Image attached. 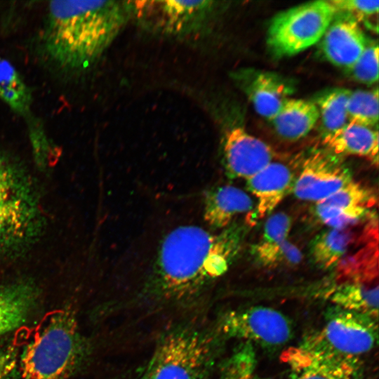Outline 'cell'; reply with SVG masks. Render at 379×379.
I'll use <instances>...</instances> for the list:
<instances>
[{
  "label": "cell",
  "mask_w": 379,
  "mask_h": 379,
  "mask_svg": "<svg viewBox=\"0 0 379 379\" xmlns=\"http://www.w3.org/2000/svg\"><path fill=\"white\" fill-rule=\"evenodd\" d=\"M234 243L229 232L193 224L173 227L156 246L139 299L154 308L194 305L227 272Z\"/></svg>",
  "instance_id": "6da1fadb"
},
{
  "label": "cell",
  "mask_w": 379,
  "mask_h": 379,
  "mask_svg": "<svg viewBox=\"0 0 379 379\" xmlns=\"http://www.w3.org/2000/svg\"><path fill=\"white\" fill-rule=\"evenodd\" d=\"M132 17L131 1H52L41 41L59 71L78 74L92 67Z\"/></svg>",
  "instance_id": "7a4b0ae2"
},
{
  "label": "cell",
  "mask_w": 379,
  "mask_h": 379,
  "mask_svg": "<svg viewBox=\"0 0 379 379\" xmlns=\"http://www.w3.org/2000/svg\"><path fill=\"white\" fill-rule=\"evenodd\" d=\"M91 353L74 311L54 310L20 349L18 379H68L86 364Z\"/></svg>",
  "instance_id": "3957f363"
},
{
  "label": "cell",
  "mask_w": 379,
  "mask_h": 379,
  "mask_svg": "<svg viewBox=\"0 0 379 379\" xmlns=\"http://www.w3.org/2000/svg\"><path fill=\"white\" fill-rule=\"evenodd\" d=\"M221 334L194 321L178 323L159 338L148 361L151 379H211Z\"/></svg>",
  "instance_id": "277c9868"
},
{
  "label": "cell",
  "mask_w": 379,
  "mask_h": 379,
  "mask_svg": "<svg viewBox=\"0 0 379 379\" xmlns=\"http://www.w3.org/2000/svg\"><path fill=\"white\" fill-rule=\"evenodd\" d=\"M42 227L36 192L20 166L0 151V256L18 253Z\"/></svg>",
  "instance_id": "5b68a950"
},
{
  "label": "cell",
  "mask_w": 379,
  "mask_h": 379,
  "mask_svg": "<svg viewBox=\"0 0 379 379\" xmlns=\"http://www.w3.org/2000/svg\"><path fill=\"white\" fill-rule=\"evenodd\" d=\"M330 1L305 3L275 15L268 27L267 43L278 57L298 54L320 41L334 19Z\"/></svg>",
  "instance_id": "8992f818"
},
{
  "label": "cell",
  "mask_w": 379,
  "mask_h": 379,
  "mask_svg": "<svg viewBox=\"0 0 379 379\" xmlns=\"http://www.w3.org/2000/svg\"><path fill=\"white\" fill-rule=\"evenodd\" d=\"M377 318L334 306L321 331L305 345L335 355L357 359L377 343Z\"/></svg>",
  "instance_id": "52a82bcc"
},
{
  "label": "cell",
  "mask_w": 379,
  "mask_h": 379,
  "mask_svg": "<svg viewBox=\"0 0 379 379\" xmlns=\"http://www.w3.org/2000/svg\"><path fill=\"white\" fill-rule=\"evenodd\" d=\"M132 17L155 32L174 37H188L207 27L217 2L213 1H131Z\"/></svg>",
  "instance_id": "ba28073f"
},
{
  "label": "cell",
  "mask_w": 379,
  "mask_h": 379,
  "mask_svg": "<svg viewBox=\"0 0 379 379\" xmlns=\"http://www.w3.org/2000/svg\"><path fill=\"white\" fill-rule=\"evenodd\" d=\"M222 337L243 340L265 347H279L293 335V326L281 312L253 306L225 312L215 326Z\"/></svg>",
  "instance_id": "9c48e42d"
},
{
  "label": "cell",
  "mask_w": 379,
  "mask_h": 379,
  "mask_svg": "<svg viewBox=\"0 0 379 379\" xmlns=\"http://www.w3.org/2000/svg\"><path fill=\"white\" fill-rule=\"evenodd\" d=\"M352 180L350 170L335 154L317 152L302 162L292 191L300 200L317 203Z\"/></svg>",
  "instance_id": "30bf717a"
},
{
  "label": "cell",
  "mask_w": 379,
  "mask_h": 379,
  "mask_svg": "<svg viewBox=\"0 0 379 379\" xmlns=\"http://www.w3.org/2000/svg\"><path fill=\"white\" fill-rule=\"evenodd\" d=\"M223 161L232 178L248 180L274 161L275 153L239 125H227L222 135Z\"/></svg>",
  "instance_id": "8fae6325"
},
{
  "label": "cell",
  "mask_w": 379,
  "mask_h": 379,
  "mask_svg": "<svg viewBox=\"0 0 379 379\" xmlns=\"http://www.w3.org/2000/svg\"><path fill=\"white\" fill-rule=\"evenodd\" d=\"M376 203V196L371 189L352 180L315 203L314 214L328 227L349 228L367 217Z\"/></svg>",
  "instance_id": "7c38bea8"
},
{
  "label": "cell",
  "mask_w": 379,
  "mask_h": 379,
  "mask_svg": "<svg viewBox=\"0 0 379 379\" xmlns=\"http://www.w3.org/2000/svg\"><path fill=\"white\" fill-rule=\"evenodd\" d=\"M284 359L290 368L289 379H362L357 359L305 345L288 350Z\"/></svg>",
  "instance_id": "4fadbf2b"
},
{
  "label": "cell",
  "mask_w": 379,
  "mask_h": 379,
  "mask_svg": "<svg viewBox=\"0 0 379 379\" xmlns=\"http://www.w3.org/2000/svg\"><path fill=\"white\" fill-rule=\"evenodd\" d=\"M233 78L256 112L270 121L294 91L288 80L270 72L245 69L234 73Z\"/></svg>",
  "instance_id": "5bb4252c"
},
{
  "label": "cell",
  "mask_w": 379,
  "mask_h": 379,
  "mask_svg": "<svg viewBox=\"0 0 379 379\" xmlns=\"http://www.w3.org/2000/svg\"><path fill=\"white\" fill-rule=\"evenodd\" d=\"M321 40V48L326 60L346 70L354 64L368 44L359 22L345 15L333 19Z\"/></svg>",
  "instance_id": "9a60e30c"
},
{
  "label": "cell",
  "mask_w": 379,
  "mask_h": 379,
  "mask_svg": "<svg viewBox=\"0 0 379 379\" xmlns=\"http://www.w3.org/2000/svg\"><path fill=\"white\" fill-rule=\"evenodd\" d=\"M297 175L289 164L273 161L246 180L248 190L257 199L258 218L270 215L293 190Z\"/></svg>",
  "instance_id": "2e32d148"
},
{
  "label": "cell",
  "mask_w": 379,
  "mask_h": 379,
  "mask_svg": "<svg viewBox=\"0 0 379 379\" xmlns=\"http://www.w3.org/2000/svg\"><path fill=\"white\" fill-rule=\"evenodd\" d=\"M40 293L31 281L0 285V338L30 320L38 307Z\"/></svg>",
  "instance_id": "e0dca14e"
},
{
  "label": "cell",
  "mask_w": 379,
  "mask_h": 379,
  "mask_svg": "<svg viewBox=\"0 0 379 379\" xmlns=\"http://www.w3.org/2000/svg\"><path fill=\"white\" fill-rule=\"evenodd\" d=\"M253 206L252 199L242 190L232 185L219 187L205 197L204 219L211 227L222 229L239 215L249 212Z\"/></svg>",
  "instance_id": "ac0fdd59"
},
{
  "label": "cell",
  "mask_w": 379,
  "mask_h": 379,
  "mask_svg": "<svg viewBox=\"0 0 379 379\" xmlns=\"http://www.w3.org/2000/svg\"><path fill=\"white\" fill-rule=\"evenodd\" d=\"M324 144L335 155L366 157L373 164L378 162V130L347 123L340 129L325 135Z\"/></svg>",
  "instance_id": "d6986e66"
},
{
  "label": "cell",
  "mask_w": 379,
  "mask_h": 379,
  "mask_svg": "<svg viewBox=\"0 0 379 379\" xmlns=\"http://www.w3.org/2000/svg\"><path fill=\"white\" fill-rule=\"evenodd\" d=\"M319 117L314 102L289 98L270 121L279 136L286 140L295 141L310 133Z\"/></svg>",
  "instance_id": "ffe728a7"
},
{
  "label": "cell",
  "mask_w": 379,
  "mask_h": 379,
  "mask_svg": "<svg viewBox=\"0 0 379 379\" xmlns=\"http://www.w3.org/2000/svg\"><path fill=\"white\" fill-rule=\"evenodd\" d=\"M328 298L335 306L378 319V285L372 279H351L333 287Z\"/></svg>",
  "instance_id": "44dd1931"
},
{
  "label": "cell",
  "mask_w": 379,
  "mask_h": 379,
  "mask_svg": "<svg viewBox=\"0 0 379 379\" xmlns=\"http://www.w3.org/2000/svg\"><path fill=\"white\" fill-rule=\"evenodd\" d=\"M291 227L292 219L284 212L276 213L267 218L261 237L254 247L255 257L263 266L274 267Z\"/></svg>",
  "instance_id": "7402d4cb"
},
{
  "label": "cell",
  "mask_w": 379,
  "mask_h": 379,
  "mask_svg": "<svg viewBox=\"0 0 379 379\" xmlns=\"http://www.w3.org/2000/svg\"><path fill=\"white\" fill-rule=\"evenodd\" d=\"M354 240L351 228L328 227L318 234L312 243L311 253L319 267H334L347 252Z\"/></svg>",
  "instance_id": "603a6c76"
},
{
  "label": "cell",
  "mask_w": 379,
  "mask_h": 379,
  "mask_svg": "<svg viewBox=\"0 0 379 379\" xmlns=\"http://www.w3.org/2000/svg\"><path fill=\"white\" fill-rule=\"evenodd\" d=\"M0 100L20 115L30 113L31 91L16 69L0 55Z\"/></svg>",
  "instance_id": "cb8c5ba5"
},
{
  "label": "cell",
  "mask_w": 379,
  "mask_h": 379,
  "mask_svg": "<svg viewBox=\"0 0 379 379\" xmlns=\"http://www.w3.org/2000/svg\"><path fill=\"white\" fill-rule=\"evenodd\" d=\"M351 92L343 88L328 90L314 102L319 111L324 135L340 129L348 123L347 106Z\"/></svg>",
  "instance_id": "d4e9b609"
},
{
  "label": "cell",
  "mask_w": 379,
  "mask_h": 379,
  "mask_svg": "<svg viewBox=\"0 0 379 379\" xmlns=\"http://www.w3.org/2000/svg\"><path fill=\"white\" fill-rule=\"evenodd\" d=\"M349 123L373 128L378 121V90L352 91L348 99Z\"/></svg>",
  "instance_id": "484cf974"
},
{
  "label": "cell",
  "mask_w": 379,
  "mask_h": 379,
  "mask_svg": "<svg viewBox=\"0 0 379 379\" xmlns=\"http://www.w3.org/2000/svg\"><path fill=\"white\" fill-rule=\"evenodd\" d=\"M347 72L356 81L365 84H374L378 79V46L368 43L362 54Z\"/></svg>",
  "instance_id": "4316f807"
},
{
  "label": "cell",
  "mask_w": 379,
  "mask_h": 379,
  "mask_svg": "<svg viewBox=\"0 0 379 379\" xmlns=\"http://www.w3.org/2000/svg\"><path fill=\"white\" fill-rule=\"evenodd\" d=\"M249 345L239 349L220 366V379H251L253 358Z\"/></svg>",
  "instance_id": "83f0119b"
},
{
  "label": "cell",
  "mask_w": 379,
  "mask_h": 379,
  "mask_svg": "<svg viewBox=\"0 0 379 379\" xmlns=\"http://www.w3.org/2000/svg\"><path fill=\"white\" fill-rule=\"evenodd\" d=\"M335 13H342L357 22L364 21L378 12V1L332 0Z\"/></svg>",
  "instance_id": "f1b7e54d"
},
{
  "label": "cell",
  "mask_w": 379,
  "mask_h": 379,
  "mask_svg": "<svg viewBox=\"0 0 379 379\" xmlns=\"http://www.w3.org/2000/svg\"><path fill=\"white\" fill-rule=\"evenodd\" d=\"M20 350L14 341L0 345V379H18Z\"/></svg>",
  "instance_id": "f546056e"
},
{
  "label": "cell",
  "mask_w": 379,
  "mask_h": 379,
  "mask_svg": "<svg viewBox=\"0 0 379 379\" xmlns=\"http://www.w3.org/2000/svg\"><path fill=\"white\" fill-rule=\"evenodd\" d=\"M302 259L300 250L293 243L287 240L281 248L275 262V267H293L298 265Z\"/></svg>",
  "instance_id": "4dcf8cb0"
},
{
  "label": "cell",
  "mask_w": 379,
  "mask_h": 379,
  "mask_svg": "<svg viewBox=\"0 0 379 379\" xmlns=\"http://www.w3.org/2000/svg\"><path fill=\"white\" fill-rule=\"evenodd\" d=\"M138 379H151V366L148 362Z\"/></svg>",
  "instance_id": "1f68e13d"
},
{
  "label": "cell",
  "mask_w": 379,
  "mask_h": 379,
  "mask_svg": "<svg viewBox=\"0 0 379 379\" xmlns=\"http://www.w3.org/2000/svg\"><path fill=\"white\" fill-rule=\"evenodd\" d=\"M114 379H121V378H114Z\"/></svg>",
  "instance_id": "d6a6232c"
}]
</instances>
